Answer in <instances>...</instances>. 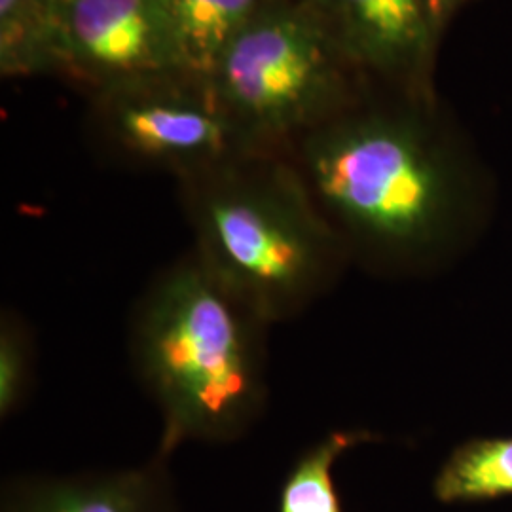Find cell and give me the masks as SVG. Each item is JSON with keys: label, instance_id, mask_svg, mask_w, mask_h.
<instances>
[{"label": "cell", "instance_id": "obj_1", "mask_svg": "<svg viewBox=\"0 0 512 512\" xmlns=\"http://www.w3.org/2000/svg\"><path fill=\"white\" fill-rule=\"evenodd\" d=\"M270 327L194 249L150 277L129 311L128 357L162 418L156 452L251 433L270 399Z\"/></svg>", "mask_w": 512, "mask_h": 512}, {"label": "cell", "instance_id": "obj_2", "mask_svg": "<svg viewBox=\"0 0 512 512\" xmlns=\"http://www.w3.org/2000/svg\"><path fill=\"white\" fill-rule=\"evenodd\" d=\"M349 260L406 274L429 264L458 219L450 152L410 112L336 114L285 148Z\"/></svg>", "mask_w": 512, "mask_h": 512}, {"label": "cell", "instance_id": "obj_3", "mask_svg": "<svg viewBox=\"0 0 512 512\" xmlns=\"http://www.w3.org/2000/svg\"><path fill=\"white\" fill-rule=\"evenodd\" d=\"M194 251L270 325L329 293L349 256L285 150H258L179 181Z\"/></svg>", "mask_w": 512, "mask_h": 512}, {"label": "cell", "instance_id": "obj_4", "mask_svg": "<svg viewBox=\"0 0 512 512\" xmlns=\"http://www.w3.org/2000/svg\"><path fill=\"white\" fill-rule=\"evenodd\" d=\"M349 63L304 0H268L220 59L213 84L264 150H283L336 114Z\"/></svg>", "mask_w": 512, "mask_h": 512}, {"label": "cell", "instance_id": "obj_5", "mask_svg": "<svg viewBox=\"0 0 512 512\" xmlns=\"http://www.w3.org/2000/svg\"><path fill=\"white\" fill-rule=\"evenodd\" d=\"M99 105V139L114 160L177 181L264 150L224 105L213 80L186 71L105 88Z\"/></svg>", "mask_w": 512, "mask_h": 512}, {"label": "cell", "instance_id": "obj_6", "mask_svg": "<svg viewBox=\"0 0 512 512\" xmlns=\"http://www.w3.org/2000/svg\"><path fill=\"white\" fill-rule=\"evenodd\" d=\"M55 19L61 67L99 92L183 71L167 0H69Z\"/></svg>", "mask_w": 512, "mask_h": 512}, {"label": "cell", "instance_id": "obj_7", "mask_svg": "<svg viewBox=\"0 0 512 512\" xmlns=\"http://www.w3.org/2000/svg\"><path fill=\"white\" fill-rule=\"evenodd\" d=\"M349 65L418 84L440 27L429 0H304Z\"/></svg>", "mask_w": 512, "mask_h": 512}, {"label": "cell", "instance_id": "obj_8", "mask_svg": "<svg viewBox=\"0 0 512 512\" xmlns=\"http://www.w3.org/2000/svg\"><path fill=\"white\" fill-rule=\"evenodd\" d=\"M169 458L73 476H18L2 492V512H177Z\"/></svg>", "mask_w": 512, "mask_h": 512}, {"label": "cell", "instance_id": "obj_9", "mask_svg": "<svg viewBox=\"0 0 512 512\" xmlns=\"http://www.w3.org/2000/svg\"><path fill=\"white\" fill-rule=\"evenodd\" d=\"M167 2L181 69L213 80L226 50L268 0Z\"/></svg>", "mask_w": 512, "mask_h": 512}, {"label": "cell", "instance_id": "obj_10", "mask_svg": "<svg viewBox=\"0 0 512 512\" xmlns=\"http://www.w3.org/2000/svg\"><path fill=\"white\" fill-rule=\"evenodd\" d=\"M433 495L442 505H471L512 495V437L459 444L440 465Z\"/></svg>", "mask_w": 512, "mask_h": 512}, {"label": "cell", "instance_id": "obj_11", "mask_svg": "<svg viewBox=\"0 0 512 512\" xmlns=\"http://www.w3.org/2000/svg\"><path fill=\"white\" fill-rule=\"evenodd\" d=\"M378 437L366 429H338L300 454L283 478L277 512H344L334 465L348 450Z\"/></svg>", "mask_w": 512, "mask_h": 512}, {"label": "cell", "instance_id": "obj_12", "mask_svg": "<svg viewBox=\"0 0 512 512\" xmlns=\"http://www.w3.org/2000/svg\"><path fill=\"white\" fill-rule=\"evenodd\" d=\"M57 19L38 0H0V69L4 76L59 69Z\"/></svg>", "mask_w": 512, "mask_h": 512}, {"label": "cell", "instance_id": "obj_13", "mask_svg": "<svg viewBox=\"0 0 512 512\" xmlns=\"http://www.w3.org/2000/svg\"><path fill=\"white\" fill-rule=\"evenodd\" d=\"M37 382V338L14 308L0 313V420H12L29 399Z\"/></svg>", "mask_w": 512, "mask_h": 512}, {"label": "cell", "instance_id": "obj_14", "mask_svg": "<svg viewBox=\"0 0 512 512\" xmlns=\"http://www.w3.org/2000/svg\"><path fill=\"white\" fill-rule=\"evenodd\" d=\"M465 2L467 0H429V6L433 10V16L437 19L440 29L448 21V18L458 10L459 6H463Z\"/></svg>", "mask_w": 512, "mask_h": 512}, {"label": "cell", "instance_id": "obj_15", "mask_svg": "<svg viewBox=\"0 0 512 512\" xmlns=\"http://www.w3.org/2000/svg\"><path fill=\"white\" fill-rule=\"evenodd\" d=\"M38 2H42L48 10H52L55 16H57V12H59V10H61L69 0H38Z\"/></svg>", "mask_w": 512, "mask_h": 512}]
</instances>
